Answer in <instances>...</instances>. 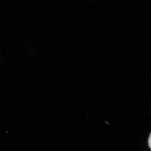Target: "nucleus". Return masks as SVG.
Returning <instances> with one entry per match:
<instances>
[{"label":"nucleus","instance_id":"nucleus-1","mask_svg":"<svg viewBox=\"0 0 151 151\" xmlns=\"http://www.w3.org/2000/svg\"><path fill=\"white\" fill-rule=\"evenodd\" d=\"M148 144L149 147H150L151 149V133L150 135V137H149Z\"/></svg>","mask_w":151,"mask_h":151}]
</instances>
